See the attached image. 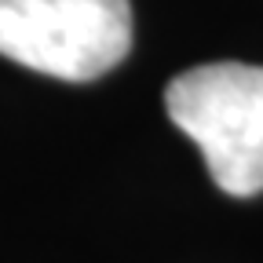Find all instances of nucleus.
Wrapping results in <instances>:
<instances>
[{"mask_svg": "<svg viewBox=\"0 0 263 263\" xmlns=\"http://www.w3.org/2000/svg\"><path fill=\"white\" fill-rule=\"evenodd\" d=\"M164 110L205 154L223 194L252 197L263 190V66H194L164 88Z\"/></svg>", "mask_w": 263, "mask_h": 263, "instance_id": "obj_1", "label": "nucleus"}, {"mask_svg": "<svg viewBox=\"0 0 263 263\" xmlns=\"http://www.w3.org/2000/svg\"><path fill=\"white\" fill-rule=\"evenodd\" d=\"M128 48V0H0V55L37 73L95 81Z\"/></svg>", "mask_w": 263, "mask_h": 263, "instance_id": "obj_2", "label": "nucleus"}]
</instances>
